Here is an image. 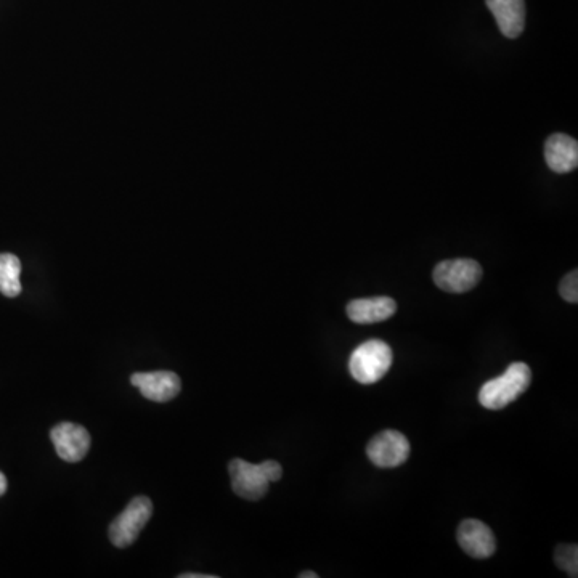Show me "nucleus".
I'll return each instance as SVG.
<instances>
[{
	"instance_id": "13",
	"label": "nucleus",
	"mask_w": 578,
	"mask_h": 578,
	"mask_svg": "<svg viewBox=\"0 0 578 578\" xmlns=\"http://www.w3.org/2000/svg\"><path fill=\"white\" fill-rule=\"evenodd\" d=\"M21 262L17 256L0 254V293L7 298H17L21 293Z\"/></svg>"
},
{
	"instance_id": "5",
	"label": "nucleus",
	"mask_w": 578,
	"mask_h": 578,
	"mask_svg": "<svg viewBox=\"0 0 578 578\" xmlns=\"http://www.w3.org/2000/svg\"><path fill=\"white\" fill-rule=\"evenodd\" d=\"M432 278L445 293H468L482 280V267L474 259H450L436 265Z\"/></svg>"
},
{
	"instance_id": "3",
	"label": "nucleus",
	"mask_w": 578,
	"mask_h": 578,
	"mask_svg": "<svg viewBox=\"0 0 578 578\" xmlns=\"http://www.w3.org/2000/svg\"><path fill=\"white\" fill-rule=\"evenodd\" d=\"M392 362L394 355L391 347L379 339H370L352 352L349 370L357 383L375 384L386 376Z\"/></svg>"
},
{
	"instance_id": "2",
	"label": "nucleus",
	"mask_w": 578,
	"mask_h": 578,
	"mask_svg": "<svg viewBox=\"0 0 578 578\" xmlns=\"http://www.w3.org/2000/svg\"><path fill=\"white\" fill-rule=\"evenodd\" d=\"M532 371L522 362L511 363L498 378L490 379L479 391V402L487 410H503L529 389Z\"/></svg>"
},
{
	"instance_id": "10",
	"label": "nucleus",
	"mask_w": 578,
	"mask_h": 578,
	"mask_svg": "<svg viewBox=\"0 0 578 578\" xmlns=\"http://www.w3.org/2000/svg\"><path fill=\"white\" fill-rule=\"evenodd\" d=\"M545 161L556 174H569L578 166V142L566 134H554L545 142Z\"/></svg>"
},
{
	"instance_id": "14",
	"label": "nucleus",
	"mask_w": 578,
	"mask_h": 578,
	"mask_svg": "<svg viewBox=\"0 0 578 578\" xmlns=\"http://www.w3.org/2000/svg\"><path fill=\"white\" fill-rule=\"evenodd\" d=\"M554 562L559 569L566 570L569 577L578 575V548L577 545H561L556 548Z\"/></svg>"
},
{
	"instance_id": "1",
	"label": "nucleus",
	"mask_w": 578,
	"mask_h": 578,
	"mask_svg": "<svg viewBox=\"0 0 578 578\" xmlns=\"http://www.w3.org/2000/svg\"><path fill=\"white\" fill-rule=\"evenodd\" d=\"M228 473L232 477L233 492L237 493L238 497L257 501L267 495L270 482L280 481L283 468L277 461H264L261 465H253L235 458L230 461Z\"/></svg>"
},
{
	"instance_id": "7",
	"label": "nucleus",
	"mask_w": 578,
	"mask_h": 578,
	"mask_svg": "<svg viewBox=\"0 0 578 578\" xmlns=\"http://www.w3.org/2000/svg\"><path fill=\"white\" fill-rule=\"evenodd\" d=\"M53 447L57 450L58 456L68 463H78L84 460L90 450V434L86 428L79 424L60 423L50 431Z\"/></svg>"
},
{
	"instance_id": "9",
	"label": "nucleus",
	"mask_w": 578,
	"mask_h": 578,
	"mask_svg": "<svg viewBox=\"0 0 578 578\" xmlns=\"http://www.w3.org/2000/svg\"><path fill=\"white\" fill-rule=\"evenodd\" d=\"M131 383L139 387L145 399L151 402H171L182 389L179 376L172 371H153V373H135Z\"/></svg>"
},
{
	"instance_id": "18",
	"label": "nucleus",
	"mask_w": 578,
	"mask_h": 578,
	"mask_svg": "<svg viewBox=\"0 0 578 578\" xmlns=\"http://www.w3.org/2000/svg\"><path fill=\"white\" fill-rule=\"evenodd\" d=\"M299 578H318V574H315V572H301V574H299Z\"/></svg>"
},
{
	"instance_id": "6",
	"label": "nucleus",
	"mask_w": 578,
	"mask_h": 578,
	"mask_svg": "<svg viewBox=\"0 0 578 578\" xmlns=\"http://www.w3.org/2000/svg\"><path fill=\"white\" fill-rule=\"evenodd\" d=\"M410 455V442L399 431H383L370 440L367 456L378 468L391 469L402 466Z\"/></svg>"
},
{
	"instance_id": "15",
	"label": "nucleus",
	"mask_w": 578,
	"mask_h": 578,
	"mask_svg": "<svg viewBox=\"0 0 578 578\" xmlns=\"http://www.w3.org/2000/svg\"><path fill=\"white\" fill-rule=\"evenodd\" d=\"M559 293H561L562 299H564V301L572 302V304H577L578 302L577 270H572V272L567 273L566 277L562 278L561 285H559Z\"/></svg>"
},
{
	"instance_id": "4",
	"label": "nucleus",
	"mask_w": 578,
	"mask_h": 578,
	"mask_svg": "<svg viewBox=\"0 0 578 578\" xmlns=\"http://www.w3.org/2000/svg\"><path fill=\"white\" fill-rule=\"evenodd\" d=\"M153 514V503L148 497H135L123 513L114 519L108 530L111 543L116 548H127L139 538Z\"/></svg>"
},
{
	"instance_id": "8",
	"label": "nucleus",
	"mask_w": 578,
	"mask_h": 578,
	"mask_svg": "<svg viewBox=\"0 0 578 578\" xmlns=\"http://www.w3.org/2000/svg\"><path fill=\"white\" fill-rule=\"evenodd\" d=\"M461 550L474 559H487L497 551V540L492 529L477 519L461 522L456 532Z\"/></svg>"
},
{
	"instance_id": "16",
	"label": "nucleus",
	"mask_w": 578,
	"mask_h": 578,
	"mask_svg": "<svg viewBox=\"0 0 578 578\" xmlns=\"http://www.w3.org/2000/svg\"><path fill=\"white\" fill-rule=\"evenodd\" d=\"M7 492V477L0 473V497Z\"/></svg>"
},
{
	"instance_id": "12",
	"label": "nucleus",
	"mask_w": 578,
	"mask_h": 578,
	"mask_svg": "<svg viewBox=\"0 0 578 578\" xmlns=\"http://www.w3.org/2000/svg\"><path fill=\"white\" fill-rule=\"evenodd\" d=\"M397 310L394 299L387 296L378 298L355 299L347 304V317L357 325H373L386 322Z\"/></svg>"
},
{
	"instance_id": "11",
	"label": "nucleus",
	"mask_w": 578,
	"mask_h": 578,
	"mask_svg": "<svg viewBox=\"0 0 578 578\" xmlns=\"http://www.w3.org/2000/svg\"><path fill=\"white\" fill-rule=\"evenodd\" d=\"M493 17L497 20L501 34L508 39H517L526 26V4L524 0H485Z\"/></svg>"
},
{
	"instance_id": "17",
	"label": "nucleus",
	"mask_w": 578,
	"mask_h": 578,
	"mask_svg": "<svg viewBox=\"0 0 578 578\" xmlns=\"http://www.w3.org/2000/svg\"><path fill=\"white\" fill-rule=\"evenodd\" d=\"M180 578H216L214 577V575H208V574H204V575H200V574H182L179 575Z\"/></svg>"
}]
</instances>
